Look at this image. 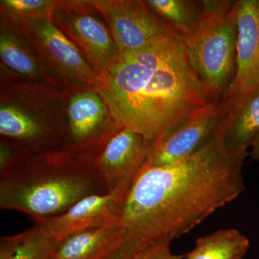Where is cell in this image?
Returning <instances> with one entry per match:
<instances>
[{
    "label": "cell",
    "instance_id": "cell-7",
    "mask_svg": "<svg viewBox=\"0 0 259 259\" xmlns=\"http://www.w3.org/2000/svg\"><path fill=\"white\" fill-rule=\"evenodd\" d=\"M18 24L45 62L61 77L93 86L97 90L102 88V78L51 19H35Z\"/></svg>",
    "mask_w": 259,
    "mask_h": 259
},
{
    "label": "cell",
    "instance_id": "cell-1",
    "mask_svg": "<svg viewBox=\"0 0 259 259\" xmlns=\"http://www.w3.org/2000/svg\"><path fill=\"white\" fill-rule=\"evenodd\" d=\"M247 155L226 147L221 122L210 141L190 157L144 166L127 194L118 243L105 259H140L238 198L245 188Z\"/></svg>",
    "mask_w": 259,
    "mask_h": 259
},
{
    "label": "cell",
    "instance_id": "cell-10",
    "mask_svg": "<svg viewBox=\"0 0 259 259\" xmlns=\"http://www.w3.org/2000/svg\"><path fill=\"white\" fill-rule=\"evenodd\" d=\"M224 115L222 101L210 102L153 143L145 166L171 164L190 157L210 141Z\"/></svg>",
    "mask_w": 259,
    "mask_h": 259
},
{
    "label": "cell",
    "instance_id": "cell-16",
    "mask_svg": "<svg viewBox=\"0 0 259 259\" xmlns=\"http://www.w3.org/2000/svg\"><path fill=\"white\" fill-rule=\"evenodd\" d=\"M249 246L248 238L238 230L221 229L199 238L184 259H243Z\"/></svg>",
    "mask_w": 259,
    "mask_h": 259
},
{
    "label": "cell",
    "instance_id": "cell-11",
    "mask_svg": "<svg viewBox=\"0 0 259 259\" xmlns=\"http://www.w3.org/2000/svg\"><path fill=\"white\" fill-rule=\"evenodd\" d=\"M234 79L222 102L231 105L259 89V0H240Z\"/></svg>",
    "mask_w": 259,
    "mask_h": 259
},
{
    "label": "cell",
    "instance_id": "cell-18",
    "mask_svg": "<svg viewBox=\"0 0 259 259\" xmlns=\"http://www.w3.org/2000/svg\"><path fill=\"white\" fill-rule=\"evenodd\" d=\"M148 6L177 30L182 37L196 26L200 18L201 2L191 0H148Z\"/></svg>",
    "mask_w": 259,
    "mask_h": 259
},
{
    "label": "cell",
    "instance_id": "cell-20",
    "mask_svg": "<svg viewBox=\"0 0 259 259\" xmlns=\"http://www.w3.org/2000/svg\"><path fill=\"white\" fill-rule=\"evenodd\" d=\"M185 255L172 253L171 243H166L151 248L140 259H184Z\"/></svg>",
    "mask_w": 259,
    "mask_h": 259
},
{
    "label": "cell",
    "instance_id": "cell-15",
    "mask_svg": "<svg viewBox=\"0 0 259 259\" xmlns=\"http://www.w3.org/2000/svg\"><path fill=\"white\" fill-rule=\"evenodd\" d=\"M59 241L34 225L18 234L0 238V259H51Z\"/></svg>",
    "mask_w": 259,
    "mask_h": 259
},
{
    "label": "cell",
    "instance_id": "cell-12",
    "mask_svg": "<svg viewBox=\"0 0 259 259\" xmlns=\"http://www.w3.org/2000/svg\"><path fill=\"white\" fill-rule=\"evenodd\" d=\"M153 143L134 130L122 127L94 158V164L111 190L134 179L146 165Z\"/></svg>",
    "mask_w": 259,
    "mask_h": 259
},
{
    "label": "cell",
    "instance_id": "cell-2",
    "mask_svg": "<svg viewBox=\"0 0 259 259\" xmlns=\"http://www.w3.org/2000/svg\"><path fill=\"white\" fill-rule=\"evenodd\" d=\"M97 93L112 121L153 143L210 103L182 35L120 53Z\"/></svg>",
    "mask_w": 259,
    "mask_h": 259
},
{
    "label": "cell",
    "instance_id": "cell-4",
    "mask_svg": "<svg viewBox=\"0 0 259 259\" xmlns=\"http://www.w3.org/2000/svg\"><path fill=\"white\" fill-rule=\"evenodd\" d=\"M200 18L183 37L187 56L211 102L222 100L234 79L238 1H200Z\"/></svg>",
    "mask_w": 259,
    "mask_h": 259
},
{
    "label": "cell",
    "instance_id": "cell-6",
    "mask_svg": "<svg viewBox=\"0 0 259 259\" xmlns=\"http://www.w3.org/2000/svg\"><path fill=\"white\" fill-rule=\"evenodd\" d=\"M88 3L106 21L120 53L138 50L161 39L181 35L146 1L93 0Z\"/></svg>",
    "mask_w": 259,
    "mask_h": 259
},
{
    "label": "cell",
    "instance_id": "cell-17",
    "mask_svg": "<svg viewBox=\"0 0 259 259\" xmlns=\"http://www.w3.org/2000/svg\"><path fill=\"white\" fill-rule=\"evenodd\" d=\"M0 57L6 66L19 74L30 78L40 76L38 64L26 42L3 21L0 32Z\"/></svg>",
    "mask_w": 259,
    "mask_h": 259
},
{
    "label": "cell",
    "instance_id": "cell-14",
    "mask_svg": "<svg viewBox=\"0 0 259 259\" xmlns=\"http://www.w3.org/2000/svg\"><path fill=\"white\" fill-rule=\"evenodd\" d=\"M120 237V226L76 232L59 242L51 259H105L115 248Z\"/></svg>",
    "mask_w": 259,
    "mask_h": 259
},
{
    "label": "cell",
    "instance_id": "cell-19",
    "mask_svg": "<svg viewBox=\"0 0 259 259\" xmlns=\"http://www.w3.org/2000/svg\"><path fill=\"white\" fill-rule=\"evenodd\" d=\"M1 11L17 23L50 18L56 2L48 0H2Z\"/></svg>",
    "mask_w": 259,
    "mask_h": 259
},
{
    "label": "cell",
    "instance_id": "cell-13",
    "mask_svg": "<svg viewBox=\"0 0 259 259\" xmlns=\"http://www.w3.org/2000/svg\"><path fill=\"white\" fill-rule=\"evenodd\" d=\"M223 107L221 126L226 147L233 151H247L259 138V89Z\"/></svg>",
    "mask_w": 259,
    "mask_h": 259
},
{
    "label": "cell",
    "instance_id": "cell-21",
    "mask_svg": "<svg viewBox=\"0 0 259 259\" xmlns=\"http://www.w3.org/2000/svg\"><path fill=\"white\" fill-rule=\"evenodd\" d=\"M251 156L253 159L259 161V138L253 143L251 146Z\"/></svg>",
    "mask_w": 259,
    "mask_h": 259
},
{
    "label": "cell",
    "instance_id": "cell-5",
    "mask_svg": "<svg viewBox=\"0 0 259 259\" xmlns=\"http://www.w3.org/2000/svg\"><path fill=\"white\" fill-rule=\"evenodd\" d=\"M88 1L56 2L51 20L102 78L120 55L109 28Z\"/></svg>",
    "mask_w": 259,
    "mask_h": 259
},
{
    "label": "cell",
    "instance_id": "cell-9",
    "mask_svg": "<svg viewBox=\"0 0 259 259\" xmlns=\"http://www.w3.org/2000/svg\"><path fill=\"white\" fill-rule=\"evenodd\" d=\"M101 95L82 92L70 99L68 105V151L95 158L112 136L122 127L109 120Z\"/></svg>",
    "mask_w": 259,
    "mask_h": 259
},
{
    "label": "cell",
    "instance_id": "cell-8",
    "mask_svg": "<svg viewBox=\"0 0 259 259\" xmlns=\"http://www.w3.org/2000/svg\"><path fill=\"white\" fill-rule=\"evenodd\" d=\"M135 178L107 193L88 196L62 214L34 220L35 224L59 242L88 228L120 226L126 198Z\"/></svg>",
    "mask_w": 259,
    "mask_h": 259
},
{
    "label": "cell",
    "instance_id": "cell-3",
    "mask_svg": "<svg viewBox=\"0 0 259 259\" xmlns=\"http://www.w3.org/2000/svg\"><path fill=\"white\" fill-rule=\"evenodd\" d=\"M110 190L94 158L68 150L17 156L0 166V208L52 217L93 194Z\"/></svg>",
    "mask_w": 259,
    "mask_h": 259
}]
</instances>
